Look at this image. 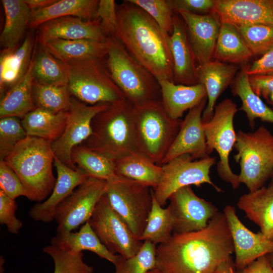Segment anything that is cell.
<instances>
[{"instance_id": "10", "label": "cell", "mask_w": 273, "mask_h": 273, "mask_svg": "<svg viewBox=\"0 0 273 273\" xmlns=\"http://www.w3.org/2000/svg\"><path fill=\"white\" fill-rule=\"evenodd\" d=\"M238 111L235 103L225 99L215 106L211 120L203 123L208 154L213 150L218 153L217 173L234 189H237L240 184L238 175L232 171L229 163V156L236 142L234 119Z\"/></svg>"}, {"instance_id": "39", "label": "cell", "mask_w": 273, "mask_h": 273, "mask_svg": "<svg viewBox=\"0 0 273 273\" xmlns=\"http://www.w3.org/2000/svg\"><path fill=\"white\" fill-rule=\"evenodd\" d=\"M152 194L151 210L139 240L142 241H149L156 245L170 238L173 234V221L168 206L163 208L156 201L153 192Z\"/></svg>"}, {"instance_id": "57", "label": "cell", "mask_w": 273, "mask_h": 273, "mask_svg": "<svg viewBox=\"0 0 273 273\" xmlns=\"http://www.w3.org/2000/svg\"><path fill=\"white\" fill-rule=\"evenodd\" d=\"M269 185L273 186V172L270 177V182Z\"/></svg>"}, {"instance_id": "48", "label": "cell", "mask_w": 273, "mask_h": 273, "mask_svg": "<svg viewBox=\"0 0 273 273\" xmlns=\"http://www.w3.org/2000/svg\"><path fill=\"white\" fill-rule=\"evenodd\" d=\"M174 13L186 11L196 14L213 13L216 0H167Z\"/></svg>"}, {"instance_id": "25", "label": "cell", "mask_w": 273, "mask_h": 273, "mask_svg": "<svg viewBox=\"0 0 273 273\" xmlns=\"http://www.w3.org/2000/svg\"><path fill=\"white\" fill-rule=\"evenodd\" d=\"M237 206L249 219L260 227L264 236L273 241V186L268 185L244 194Z\"/></svg>"}, {"instance_id": "55", "label": "cell", "mask_w": 273, "mask_h": 273, "mask_svg": "<svg viewBox=\"0 0 273 273\" xmlns=\"http://www.w3.org/2000/svg\"><path fill=\"white\" fill-rule=\"evenodd\" d=\"M147 273H165L164 271L162 270L157 267H155L150 270H149Z\"/></svg>"}, {"instance_id": "28", "label": "cell", "mask_w": 273, "mask_h": 273, "mask_svg": "<svg viewBox=\"0 0 273 273\" xmlns=\"http://www.w3.org/2000/svg\"><path fill=\"white\" fill-rule=\"evenodd\" d=\"M43 46L52 55L64 63L90 59H102L107 56L106 39L100 41L92 39L50 40Z\"/></svg>"}, {"instance_id": "6", "label": "cell", "mask_w": 273, "mask_h": 273, "mask_svg": "<svg viewBox=\"0 0 273 273\" xmlns=\"http://www.w3.org/2000/svg\"><path fill=\"white\" fill-rule=\"evenodd\" d=\"M133 116L138 153L161 165L182 120L170 117L161 102L134 106Z\"/></svg>"}, {"instance_id": "54", "label": "cell", "mask_w": 273, "mask_h": 273, "mask_svg": "<svg viewBox=\"0 0 273 273\" xmlns=\"http://www.w3.org/2000/svg\"><path fill=\"white\" fill-rule=\"evenodd\" d=\"M5 262V260L2 255H1L0 257V273H3L4 271V264Z\"/></svg>"}, {"instance_id": "46", "label": "cell", "mask_w": 273, "mask_h": 273, "mask_svg": "<svg viewBox=\"0 0 273 273\" xmlns=\"http://www.w3.org/2000/svg\"><path fill=\"white\" fill-rule=\"evenodd\" d=\"M17 208L15 200L0 191V223L13 234H18L23 226L22 221L16 216Z\"/></svg>"}, {"instance_id": "15", "label": "cell", "mask_w": 273, "mask_h": 273, "mask_svg": "<svg viewBox=\"0 0 273 273\" xmlns=\"http://www.w3.org/2000/svg\"><path fill=\"white\" fill-rule=\"evenodd\" d=\"M168 200L173 221V234L202 230L219 212L212 203L196 195L191 186L179 189Z\"/></svg>"}, {"instance_id": "13", "label": "cell", "mask_w": 273, "mask_h": 273, "mask_svg": "<svg viewBox=\"0 0 273 273\" xmlns=\"http://www.w3.org/2000/svg\"><path fill=\"white\" fill-rule=\"evenodd\" d=\"M106 180L88 177L57 208L54 220L57 233L71 232L91 218L105 192Z\"/></svg>"}, {"instance_id": "38", "label": "cell", "mask_w": 273, "mask_h": 273, "mask_svg": "<svg viewBox=\"0 0 273 273\" xmlns=\"http://www.w3.org/2000/svg\"><path fill=\"white\" fill-rule=\"evenodd\" d=\"M71 97L67 86L44 84L34 80L32 99L35 108L53 113L68 111Z\"/></svg>"}, {"instance_id": "24", "label": "cell", "mask_w": 273, "mask_h": 273, "mask_svg": "<svg viewBox=\"0 0 273 273\" xmlns=\"http://www.w3.org/2000/svg\"><path fill=\"white\" fill-rule=\"evenodd\" d=\"M159 83L162 104L167 114L173 119H180L186 111L207 98L206 88L200 83L186 85L167 80H160Z\"/></svg>"}, {"instance_id": "4", "label": "cell", "mask_w": 273, "mask_h": 273, "mask_svg": "<svg viewBox=\"0 0 273 273\" xmlns=\"http://www.w3.org/2000/svg\"><path fill=\"white\" fill-rule=\"evenodd\" d=\"M54 157L51 142L27 136L4 160L20 179L26 198L39 203L50 195L56 183L52 169Z\"/></svg>"}, {"instance_id": "9", "label": "cell", "mask_w": 273, "mask_h": 273, "mask_svg": "<svg viewBox=\"0 0 273 273\" xmlns=\"http://www.w3.org/2000/svg\"><path fill=\"white\" fill-rule=\"evenodd\" d=\"M104 195L113 210L139 239L151 210L152 190L139 182L116 175L106 181Z\"/></svg>"}, {"instance_id": "33", "label": "cell", "mask_w": 273, "mask_h": 273, "mask_svg": "<svg viewBox=\"0 0 273 273\" xmlns=\"http://www.w3.org/2000/svg\"><path fill=\"white\" fill-rule=\"evenodd\" d=\"M33 40L27 36L15 51L4 50L1 55L0 84L1 98L24 75L30 62Z\"/></svg>"}, {"instance_id": "40", "label": "cell", "mask_w": 273, "mask_h": 273, "mask_svg": "<svg viewBox=\"0 0 273 273\" xmlns=\"http://www.w3.org/2000/svg\"><path fill=\"white\" fill-rule=\"evenodd\" d=\"M156 247L152 242L145 241L134 255L126 258L118 254L113 273H147L156 267Z\"/></svg>"}, {"instance_id": "35", "label": "cell", "mask_w": 273, "mask_h": 273, "mask_svg": "<svg viewBox=\"0 0 273 273\" xmlns=\"http://www.w3.org/2000/svg\"><path fill=\"white\" fill-rule=\"evenodd\" d=\"M116 175L128 178L154 189L162 174L161 165L140 154L133 153L115 161Z\"/></svg>"}, {"instance_id": "14", "label": "cell", "mask_w": 273, "mask_h": 273, "mask_svg": "<svg viewBox=\"0 0 273 273\" xmlns=\"http://www.w3.org/2000/svg\"><path fill=\"white\" fill-rule=\"evenodd\" d=\"M110 104L102 103L89 105L71 97L64 131L58 139L51 143L55 156L68 167L78 169L71 160L72 150L89 137L92 133L93 119L108 108Z\"/></svg>"}, {"instance_id": "8", "label": "cell", "mask_w": 273, "mask_h": 273, "mask_svg": "<svg viewBox=\"0 0 273 273\" xmlns=\"http://www.w3.org/2000/svg\"><path fill=\"white\" fill-rule=\"evenodd\" d=\"M66 64L68 88L79 101L89 105L113 104L126 99L112 79L102 59H90Z\"/></svg>"}, {"instance_id": "34", "label": "cell", "mask_w": 273, "mask_h": 273, "mask_svg": "<svg viewBox=\"0 0 273 273\" xmlns=\"http://www.w3.org/2000/svg\"><path fill=\"white\" fill-rule=\"evenodd\" d=\"M5 22L0 42L4 50H15L28 26L31 11L24 0H2Z\"/></svg>"}, {"instance_id": "1", "label": "cell", "mask_w": 273, "mask_h": 273, "mask_svg": "<svg viewBox=\"0 0 273 273\" xmlns=\"http://www.w3.org/2000/svg\"><path fill=\"white\" fill-rule=\"evenodd\" d=\"M234 252L230 228L218 212L200 231L172 234L156 247V267L165 273H213Z\"/></svg>"}, {"instance_id": "53", "label": "cell", "mask_w": 273, "mask_h": 273, "mask_svg": "<svg viewBox=\"0 0 273 273\" xmlns=\"http://www.w3.org/2000/svg\"><path fill=\"white\" fill-rule=\"evenodd\" d=\"M235 263L232 257L220 263L213 273H235Z\"/></svg>"}, {"instance_id": "47", "label": "cell", "mask_w": 273, "mask_h": 273, "mask_svg": "<svg viewBox=\"0 0 273 273\" xmlns=\"http://www.w3.org/2000/svg\"><path fill=\"white\" fill-rule=\"evenodd\" d=\"M97 15L102 30L107 37L115 36L117 28L116 5L114 0H100Z\"/></svg>"}, {"instance_id": "41", "label": "cell", "mask_w": 273, "mask_h": 273, "mask_svg": "<svg viewBox=\"0 0 273 273\" xmlns=\"http://www.w3.org/2000/svg\"><path fill=\"white\" fill-rule=\"evenodd\" d=\"M42 250L53 260L54 273H94L93 267L83 261L82 252L66 251L52 244L44 247Z\"/></svg>"}, {"instance_id": "5", "label": "cell", "mask_w": 273, "mask_h": 273, "mask_svg": "<svg viewBox=\"0 0 273 273\" xmlns=\"http://www.w3.org/2000/svg\"><path fill=\"white\" fill-rule=\"evenodd\" d=\"M106 42V67L126 99L134 106L161 102L160 86L154 75L115 37H107Z\"/></svg>"}, {"instance_id": "27", "label": "cell", "mask_w": 273, "mask_h": 273, "mask_svg": "<svg viewBox=\"0 0 273 273\" xmlns=\"http://www.w3.org/2000/svg\"><path fill=\"white\" fill-rule=\"evenodd\" d=\"M51 244L74 253L85 250L92 251L113 264L118 257V254L110 252L102 244L89 221L83 224L78 232L57 233L51 239Z\"/></svg>"}, {"instance_id": "43", "label": "cell", "mask_w": 273, "mask_h": 273, "mask_svg": "<svg viewBox=\"0 0 273 273\" xmlns=\"http://www.w3.org/2000/svg\"><path fill=\"white\" fill-rule=\"evenodd\" d=\"M21 121L16 117L0 119V160H4L16 147L27 136Z\"/></svg>"}, {"instance_id": "21", "label": "cell", "mask_w": 273, "mask_h": 273, "mask_svg": "<svg viewBox=\"0 0 273 273\" xmlns=\"http://www.w3.org/2000/svg\"><path fill=\"white\" fill-rule=\"evenodd\" d=\"M106 38L99 18L89 21L72 16L54 19L42 24L38 27L37 36L41 46L56 39L104 41Z\"/></svg>"}, {"instance_id": "12", "label": "cell", "mask_w": 273, "mask_h": 273, "mask_svg": "<svg viewBox=\"0 0 273 273\" xmlns=\"http://www.w3.org/2000/svg\"><path fill=\"white\" fill-rule=\"evenodd\" d=\"M89 223L102 244L111 253L125 258L136 254L144 241L135 238L124 221L111 207L104 194L98 201Z\"/></svg>"}, {"instance_id": "52", "label": "cell", "mask_w": 273, "mask_h": 273, "mask_svg": "<svg viewBox=\"0 0 273 273\" xmlns=\"http://www.w3.org/2000/svg\"><path fill=\"white\" fill-rule=\"evenodd\" d=\"M57 0H24L31 11H36L45 8Z\"/></svg>"}, {"instance_id": "23", "label": "cell", "mask_w": 273, "mask_h": 273, "mask_svg": "<svg viewBox=\"0 0 273 273\" xmlns=\"http://www.w3.org/2000/svg\"><path fill=\"white\" fill-rule=\"evenodd\" d=\"M170 44L173 61L174 83L186 85L198 84L197 62L189 43L186 26L176 13L173 16Z\"/></svg>"}, {"instance_id": "29", "label": "cell", "mask_w": 273, "mask_h": 273, "mask_svg": "<svg viewBox=\"0 0 273 273\" xmlns=\"http://www.w3.org/2000/svg\"><path fill=\"white\" fill-rule=\"evenodd\" d=\"M247 67L248 65H243L230 87L233 95L240 99L242 105L239 110L245 113L249 125L253 129L257 118L273 123V110L252 89L247 73Z\"/></svg>"}, {"instance_id": "37", "label": "cell", "mask_w": 273, "mask_h": 273, "mask_svg": "<svg viewBox=\"0 0 273 273\" xmlns=\"http://www.w3.org/2000/svg\"><path fill=\"white\" fill-rule=\"evenodd\" d=\"M33 75L39 83L67 86L69 73L67 66L52 55L43 46L33 60Z\"/></svg>"}, {"instance_id": "26", "label": "cell", "mask_w": 273, "mask_h": 273, "mask_svg": "<svg viewBox=\"0 0 273 273\" xmlns=\"http://www.w3.org/2000/svg\"><path fill=\"white\" fill-rule=\"evenodd\" d=\"M99 2L98 0H57L45 8L31 11L28 27L38 28L50 20L68 16L94 20L98 19L97 11Z\"/></svg>"}, {"instance_id": "11", "label": "cell", "mask_w": 273, "mask_h": 273, "mask_svg": "<svg viewBox=\"0 0 273 273\" xmlns=\"http://www.w3.org/2000/svg\"><path fill=\"white\" fill-rule=\"evenodd\" d=\"M216 163V157L209 156L194 160L188 154L175 157L162 164V174L158 185L152 190L158 203L163 207L170 196L186 186L199 187L208 184L218 192L222 190L211 180L210 169Z\"/></svg>"}, {"instance_id": "3", "label": "cell", "mask_w": 273, "mask_h": 273, "mask_svg": "<svg viewBox=\"0 0 273 273\" xmlns=\"http://www.w3.org/2000/svg\"><path fill=\"white\" fill-rule=\"evenodd\" d=\"M133 110L126 99L110 104L94 117L92 133L81 145L114 161L138 153Z\"/></svg>"}, {"instance_id": "19", "label": "cell", "mask_w": 273, "mask_h": 273, "mask_svg": "<svg viewBox=\"0 0 273 273\" xmlns=\"http://www.w3.org/2000/svg\"><path fill=\"white\" fill-rule=\"evenodd\" d=\"M53 164L57 176L51 194L46 200L35 204L29 211L32 219L44 223L54 220L58 206L88 177L78 168L74 169L68 167L55 156Z\"/></svg>"}, {"instance_id": "30", "label": "cell", "mask_w": 273, "mask_h": 273, "mask_svg": "<svg viewBox=\"0 0 273 273\" xmlns=\"http://www.w3.org/2000/svg\"><path fill=\"white\" fill-rule=\"evenodd\" d=\"M34 56L24 75L1 98L0 117H16L22 119L35 109L32 99L34 82L32 68Z\"/></svg>"}, {"instance_id": "45", "label": "cell", "mask_w": 273, "mask_h": 273, "mask_svg": "<svg viewBox=\"0 0 273 273\" xmlns=\"http://www.w3.org/2000/svg\"><path fill=\"white\" fill-rule=\"evenodd\" d=\"M0 191L14 200L20 196L27 197L20 179L4 160H0Z\"/></svg>"}, {"instance_id": "36", "label": "cell", "mask_w": 273, "mask_h": 273, "mask_svg": "<svg viewBox=\"0 0 273 273\" xmlns=\"http://www.w3.org/2000/svg\"><path fill=\"white\" fill-rule=\"evenodd\" d=\"M73 164L88 177L108 180L116 175L115 161L82 145L73 148Z\"/></svg>"}, {"instance_id": "49", "label": "cell", "mask_w": 273, "mask_h": 273, "mask_svg": "<svg viewBox=\"0 0 273 273\" xmlns=\"http://www.w3.org/2000/svg\"><path fill=\"white\" fill-rule=\"evenodd\" d=\"M249 80L254 92L263 98L273 110V73L249 76Z\"/></svg>"}, {"instance_id": "32", "label": "cell", "mask_w": 273, "mask_h": 273, "mask_svg": "<svg viewBox=\"0 0 273 273\" xmlns=\"http://www.w3.org/2000/svg\"><path fill=\"white\" fill-rule=\"evenodd\" d=\"M68 115V111L53 113L35 108L21 121L28 136L42 139L52 143L62 134Z\"/></svg>"}, {"instance_id": "20", "label": "cell", "mask_w": 273, "mask_h": 273, "mask_svg": "<svg viewBox=\"0 0 273 273\" xmlns=\"http://www.w3.org/2000/svg\"><path fill=\"white\" fill-rule=\"evenodd\" d=\"M213 13L221 23L236 27L273 26V0H216Z\"/></svg>"}, {"instance_id": "2", "label": "cell", "mask_w": 273, "mask_h": 273, "mask_svg": "<svg viewBox=\"0 0 273 273\" xmlns=\"http://www.w3.org/2000/svg\"><path fill=\"white\" fill-rule=\"evenodd\" d=\"M116 9L117 28L114 37L158 82H174L170 35L148 13L128 0L116 5Z\"/></svg>"}, {"instance_id": "18", "label": "cell", "mask_w": 273, "mask_h": 273, "mask_svg": "<svg viewBox=\"0 0 273 273\" xmlns=\"http://www.w3.org/2000/svg\"><path fill=\"white\" fill-rule=\"evenodd\" d=\"M176 13L185 22L189 43L198 65L213 60L221 24L216 14H196L186 11Z\"/></svg>"}, {"instance_id": "7", "label": "cell", "mask_w": 273, "mask_h": 273, "mask_svg": "<svg viewBox=\"0 0 273 273\" xmlns=\"http://www.w3.org/2000/svg\"><path fill=\"white\" fill-rule=\"evenodd\" d=\"M234 158L240 166L239 183L249 192L263 187L273 172V134L263 125L253 132H236Z\"/></svg>"}, {"instance_id": "50", "label": "cell", "mask_w": 273, "mask_h": 273, "mask_svg": "<svg viewBox=\"0 0 273 273\" xmlns=\"http://www.w3.org/2000/svg\"><path fill=\"white\" fill-rule=\"evenodd\" d=\"M247 73L249 76L273 73V49L248 65Z\"/></svg>"}, {"instance_id": "42", "label": "cell", "mask_w": 273, "mask_h": 273, "mask_svg": "<svg viewBox=\"0 0 273 273\" xmlns=\"http://www.w3.org/2000/svg\"><path fill=\"white\" fill-rule=\"evenodd\" d=\"M254 56L259 58L273 49V26L253 25L237 28Z\"/></svg>"}, {"instance_id": "16", "label": "cell", "mask_w": 273, "mask_h": 273, "mask_svg": "<svg viewBox=\"0 0 273 273\" xmlns=\"http://www.w3.org/2000/svg\"><path fill=\"white\" fill-rule=\"evenodd\" d=\"M223 213L232 236L236 256L235 266L238 270L258 258L273 253V241L260 232L254 233L249 230L237 215L235 207L226 206Z\"/></svg>"}, {"instance_id": "51", "label": "cell", "mask_w": 273, "mask_h": 273, "mask_svg": "<svg viewBox=\"0 0 273 273\" xmlns=\"http://www.w3.org/2000/svg\"><path fill=\"white\" fill-rule=\"evenodd\" d=\"M237 273H273V267L270 265L266 255L261 256Z\"/></svg>"}, {"instance_id": "31", "label": "cell", "mask_w": 273, "mask_h": 273, "mask_svg": "<svg viewBox=\"0 0 273 273\" xmlns=\"http://www.w3.org/2000/svg\"><path fill=\"white\" fill-rule=\"evenodd\" d=\"M253 57V53L237 27L229 23H221L213 60L233 65H245Z\"/></svg>"}, {"instance_id": "22", "label": "cell", "mask_w": 273, "mask_h": 273, "mask_svg": "<svg viewBox=\"0 0 273 273\" xmlns=\"http://www.w3.org/2000/svg\"><path fill=\"white\" fill-rule=\"evenodd\" d=\"M238 70L235 65L215 60L197 65L198 83L203 84L207 92V102L202 114L203 123L213 117L217 99L230 86Z\"/></svg>"}, {"instance_id": "56", "label": "cell", "mask_w": 273, "mask_h": 273, "mask_svg": "<svg viewBox=\"0 0 273 273\" xmlns=\"http://www.w3.org/2000/svg\"><path fill=\"white\" fill-rule=\"evenodd\" d=\"M266 256L268 258V259L269 261L270 265L273 267V253L271 254H268Z\"/></svg>"}, {"instance_id": "44", "label": "cell", "mask_w": 273, "mask_h": 273, "mask_svg": "<svg viewBox=\"0 0 273 273\" xmlns=\"http://www.w3.org/2000/svg\"><path fill=\"white\" fill-rule=\"evenodd\" d=\"M128 1L148 13L165 32L172 34L174 12L167 0Z\"/></svg>"}, {"instance_id": "17", "label": "cell", "mask_w": 273, "mask_h": 273, "mask_svg": "<svg viewBox=\"0 0 273 273\" xmlns=\"http://www.w3.org/2000/svg\"><path fill=\"white\" fill-rule=\"evenodd\" d=\"M207 98L190 110L181 121L180 129L164 157L161 165L179 156L188 154L194 160L209 155L202 121V114Z\"/></svg>"}]
</instances>
